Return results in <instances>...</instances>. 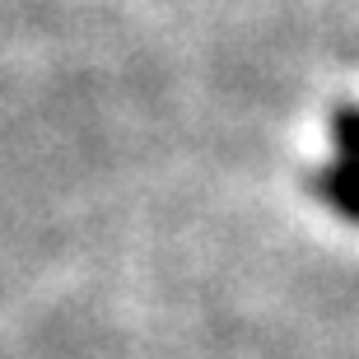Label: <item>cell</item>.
Masks as SVG:
<instances>
[{
  "label": "cell",
  "instance_id": "6da1fadb",
  "mask_svg": "<svg viewBox=\"0 0 359 359\" xmlns=\"http://www.w3.org/2000/svg\"><path fill=\"white\" fill-rule=\"evenodd\" d=\"M313 187H318V196L327 201L336 215H346V219L359 224V163L336 159L332 168H322V173L313 177Z\"/></svg>",
  "mask_w": 359,
  "mask_h": 359
},
{
  "label": "cell",
  "instance_id": "7a4b0ae2",
  "mask_svg": "<svg viewBox=\"0 0 359 359\" xmlns=\"http://www.w3.org/2000/svg\"><path fill=\"white\" fill-rule=\"evenodd\" d=\"M332 145L336 159L359 163V107H336L332 112Z\"/></svg>",
  "mask_w": 359,
  "mask_h": 359
}]
</instances>
